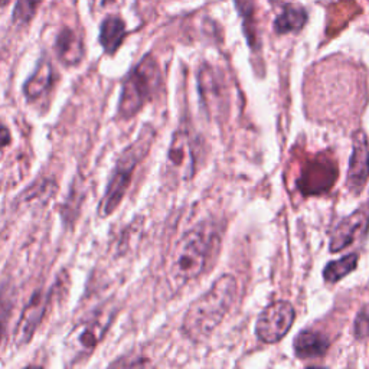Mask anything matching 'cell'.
I'll use <instances>...</instances> for the list:
<instances>
[{
  "instance_id": "obj_7",
  "label": "cell",
  "mask_w": 369,
  "mask_h": 369,
  "mask_svg": "<svg viewBox=\"0 0 369 369\" xmlns=\"http://www.w3.org/2000/svg\"><path fill=\"white\" fill-rule=\"evenodd\" d=\"M169 173L179 182L188 180L195 172L194 149L189 134L184 130H178L173 134L168 152Z\"/></svg>"
},
{
  "instance_id": "obj_6",
  "label": "cell",
  "mask_w": 369,
  "mask_h": 369,
  "mask_svg": "<svg viewBox=\"0 0 369 369\" xmlns=\"http://www.w3.org/2000/svg\"><path fill=\"white\" fill-rule=\"evenodd\" d=\"M295 316V309L289 301L278 300L269 304L256 324L258 339L264 343H277L290 331Z\"/></svg>"
},
{
  "instance_id": "obj_9",
  "label": "cell",
  "mask_w": 369,
  "mask_h": 369,
  "mask_svg": "<svg viewBox=\"0 0 369 369\" xmlns=\"http://www.w3.org/2000/svg\"><path fill=\"white\" fill-rule=\"evenodd\" d=\"M369 179V140L366 134L359 130L354 136V150L347 169L346 184L351 192L359 194Z\"/></svg>"
},
{
  "instance_id": "obj_5",
  "label": "cell",
  "mask_w": 369,
  "mask_h": 369,
  "mask_svg": "<svg viewBox=\"0 0 369 369\" xmlns=\"http://www.w3.org/2000/svg\"><path fill=\"white\" fill-rule=\"evenodd\" d=\"M111 320L113 312H98L90 319L79 322L65 340V352L70 362L88 358L104 338Z\"/></svg>"
},
{
  "instance_id": "obj_12",
  "label": "cell",
  "mask_w": 369,
  "mask_h": 369,
  "mask_svg": "<svg viewBox=\"0 0 369 369\" xmlns=\"http://www.w3.org/2000/svg\"><path fill=\"white\" fill-rule=\"evenodd\" d=\"M329 350V339L316 331H301L295 340V352L300 359H316Z\"/></svg>"
},
{
  "instance_id": "obj_1",
  "label": "cell",
  "mask_w": 369,
  "mask_h": 369,
  "mask_svg": "<svg viewBox=\"0 0 369 369\" xmlns=\"http://www.w3.org/2000/svg\"><path fill=\"white\" fill-rule=\"evenodd\" d=\"M238 284L234 276H221L211 289L196 299L183 317L182 331L189 339H207L227 316L237 300Z\"/></svg>"
},
{
  "instance_id": "obj_2",
  "label": "cell",
  "mask_w": 369,
  "mask_h": 369,
  "mask_svg": "<svg viewBox=\"0 0 369 369\" xmlns=\"http://www.w3.org/2000/svg\"><path fill=\"white\" fill-rule=\"evenodd\" d=\"M214 237L202 227L184 234L176 245L171 262V277L182 285L196 278L207 265Z\"/></svg>"
},
{
  "instance_id": "obj_4",
  "label": "cell",
  "mask_w": 369,
  "mask_h": 369,
  "mask_svg": "<svg viewBox=\"0 0 369 369\" xmlns=\"http://www.w3.org/2000/svg\"><path fill=\"white\" fill-rule=\"evenodd\" d=\"M160 83L162 77L156 61L152 56L143 58L123 86L118 116L121 118H132L136 116L143 106L155 97Z\"/></svg>"
},
{
  "instance_id": "obj_22",
  "label": "cell",
  "mask_w": 369,
  "mask_h": 369,
  "mask_svg": "<svg viewBox=\"0 0 369 369\" xmlns=\"http://www.w3.org/2000/svg\"><path fill=\"white\" fill-rule=\"evenodd\" d=\"M0 339H2V331H0Z\"/></svg>"
},
{
  "instance_id": "obj_16",
  "label": "cell",
  "mask_w": 369,
  "mask_h": 369,
  "mask_svg": "<svg viewBox=\"0 0 369 369\" xmlns=\"http://www.w3.org/2000/svg\"><path fill=\"white\" fill-rule=\"evenodd\" d=\"M358 265V256L356 254H347L336 261H331L326 264L323 270V277L327 283H336L345 276L352 273Z\"/></svg>"
},
{
  "instance_id": "obj_13",
  "label": "cell",
  "mask_w": 369,
  "mask_h": 369,
  "mask_svg": "<svg viewBox=\"0 0 369 369\" xmlns=\"http://www.w3.org/2000/svg\"><path fill=\"white\" fill-rule=\"evenodd\" d=\"M52 67L47 59L40 61L35 74L28 79L24 87V93L28 100H38L48 93L52 86Z\"/></svg>"
},
{
  "instance_id": "obj_15",
  "label": "cell",
  "mask_w": 369,
  "mask_h": 369,
  "mask_svg": "<svg viewBox=\"0 0 369 369\" xmlns=\"http://www.w3.org/2000/svg\"><path fill=\"white\" fill-rule=\"evenodd\" d=\"M307 20L306 10L300 6L287 5L281 15L276 19L274 29L277 33H289L293 31H299L304 26Z\"/></svg>"
},
{
  "instance_id": "obj_19",
  "label": "cell",
  "mask_w": 369,
  "mask_h": 369,
  "mask_svg": "<svg viewBox=\"0 0 369 369\" xmlns=\"http://www.w3.org/2000/svg\"><path fill=\"white\" fill-rule=\"evenodd\" d=\"M123 3V0H94V6L95 9H117Z\"/></svg>"
},
{
  "instance_id": "obj_14",
  "label": "cell",
  "mask_w": 369,
  "mask_h": 369,
  "mask_svg": "<svg viewBox=\"0 0 369 369\" xmlns=\"http://www.w3.org/2000/svg\"><path fill=\"white\" fill-rule=\"evenodd\" d=\"M126 36V25L117 16L107 17L101 25L100 42L107 54H114Z\"/></svg>"
},
{
  "instance_id": "obj_21",
  "label": "cell",
  "mask_w": 369,
  "mask_h": 369,
  "mask_svg": "<svg viewBox=\"0 0 369 369\" xmlns=\"http://www.w3.org/2000/svg\"><path fill=\"white\" fill-rule=\"evenodd\" d=\"M10 3V0H0V8H6Z\"/></svg>"
},
{
  "instance_id": "obj_11",
  "label": "cell",
  "mask_w": 369,
  "mask_h": 369,
  "mask_svg": "<svg viewBox=\"0 0 369 369\" xmlns=\"http://www.w3.org/2000/svg\"><path fill=\"white\" fill-rule=\"evenodd\" d=\"M56 54L65 65H77L84 58V44L72 29H63L56 38Z\"/></svg>"
},
{
  "instance_id": "obj_8",
  "label": "cell",
  "mask_w": 369,
  "mask_h": 369,
  "mask_svg": "<svg viewBox=\"0 0 369 369\" xmlns=\"http://www.w3.org/2000/svg\"><path fill=\"white\" fill-rule=\"evenodd\" d=\"M369 228V203L342 219L331 238V251L338 253L361 240Z\"/></svg>"
},
{
  "instance_id": "obj_17",
  "label": "cell",
  "mask_w": 369,
  "mask_h": 369,
  "mask_svg": "<svg viewBox=\"0 0 369 369\" xmlns=\"http://www.w3.org/2000/svg\"><path fill=\"white\" fill-rule=\"evenodd\" d=\"M40 2H42V0H19L15 13H13L15 24H19V25L28 24L29 20L33 17Z\"/></svg>"
},
{
  "instance_id": "obj_3",
  "label": "cell",
  "mask_w": 369,
  "mask_h": 369,
  "mask_svg": "<svg viewBox=\"0 0 369 369\" xmlns=\"http://www.w3.org/2000/svg\"><path fill=\"white\" fill-rule=\"evenodd\" d=\"M152 139H153V132L150 129H146L118 159L117 168L109 183L107 191L100 202V207H98L100 217L106 218L117 210L120 202L123 201V198H125L129 189V184H130V180H132V176L137 166V163L145 157V155L148 153L152 145Z\"/></svg>"
},
{
  "instance_id": "obj_10",
  "label": "cell",
  "mask_w": 369,
  "mask_h": 369,
  "mask_svg": "<svg viewBox=\"0 0 369 369\" xmlns=\"http://www.w3.org/2000/svg\"><path fill=\"white\" fill-rule=\"evenodd\" d=\"M49 303V297L44 296L42 293H36L32 296L31 301L24 309L22 316L19 319L16 333H15V343L17 346H25L33 338L39 323L42 322L47 306Z\"/></svg>"
},
{
  "instance_id": "obj_20",
  "label": "cell",
  "mask_w": 369,
  "mask_h": 369,
  "mask_svg": "<svg viewBox=\"0 0 369 369\" xmlns=\"http://www.w3.org/2000/svg\"><path fill=\"white\" fill-rule=\"evenodd\" d=\"M9 143H10V132L6 127L0 126V149L6 148Z\"/></svg>"
},
{
  "instance_id": "obj_18",
  "label": "cell",
  "mask_w": 369,
  "mask_h": 369,
  "mask_svg": "<svg viewBox=\"0 0 369 369\" xmlns=\"http://www.w3.org/2000/svg\"><path fill=\"white\" fill-rule=\"evenodd\" d=\"M355 336L361 340L369 338V303L362 307L355 319Z\"/></svg>"
}]
</instances>
